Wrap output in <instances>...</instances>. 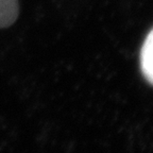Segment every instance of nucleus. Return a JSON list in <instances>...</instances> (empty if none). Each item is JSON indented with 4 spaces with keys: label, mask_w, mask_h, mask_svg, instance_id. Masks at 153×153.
I'll list each match as a JSON object with an SVG mask.
<instances>
[{
    "label": "nucleus",
    "mask_w": 153,
    "mask_h": 153,
    "mask_svg": "<svg viewBox=\"0 0 153 153\" xmlns=\"http://www.w3.org/2000/svg\"><path fill=\"white\" fill-rule=\"evenodd\" d=\"M18 16L17 0H0V28L14 24Z\"/></svg>",
    "instance_id": "2"
},
{
    "label": "nucleus",
    "mask_w": 153,
    "mask_h": 153,
    "mask_svg": "<svg viewBox=\"0 0 153 153\" xmlns=\"http://www.w3.org/2000/svg\"><path fill=\"white\" fill-rule=\"evenodd\" d=\"M140 66L147 81L153 85V30L148 34L141 48Z\"/></svg>",
    "instance_id": "1"
}]
</instances>
